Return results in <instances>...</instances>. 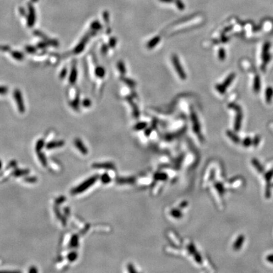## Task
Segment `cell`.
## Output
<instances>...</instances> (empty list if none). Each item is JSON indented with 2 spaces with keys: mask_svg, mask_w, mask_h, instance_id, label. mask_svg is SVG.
I'll use <instances>...</instances> for the list:
<instances>
[{
  "mask_svg": "<svg viewBox=\"0 0 273 273\" xmlns=\"http://www.w3.org/2000/svg\"><path fill=\"white\" fill-rule=\"evenodd\" d=\"M97 180V176L92 177L91 178L87 179V180L84 181L82 183L80 184L77 187L73 189L72 190L71 193L73 195L82 193L87 189H88L91 186H92Z\"/></svg>",
  "mask_w": 273,
  "mask_h": 273,
  "instance_id": "obj_1",
  "label": "cell"
},
{
  "mask_svg": "<svg viewBox=\"0 0 273 273\" xmlns=\"http://www.w3.org/2000/svg\"><path fill=\"white\" fill-rule=\"evenodd\" d=\"M75 146H77V147L79 149V150L82 152L83 154H87V149L85 148V147L84 146V144L81 142L79 140H75Z\"/></svg>",
  "mask_w": 273,
  "mask_h": 273,
  "instance_id": "obj_2",
  "label": "cell"
},
{
  "mask_svg": "<svg viewBox=\"0 0 273 273\" xmlns=\"http://www.w3.org/2000/svg\"><path fill=\"white\" fill-rule=\"evenodd\" d=\"M29 170L18 169V170H16L15 171H14V172L13 173V174L15 177H21V176L27 175V174H29Z\"/></svg>",
  "mask_w": 273,
  "mask_h": 273,
  "instance_id": "obj_3",
  "label": "cell"
},
{
  "mask_svg": "<svg viewBox=\"0 0 273 273\" xmlns=\"http://www.w3.org/2000/svg\"><path fill=\"white\" fill-rule=\"evenodd\" d=\"M93 168H111L112 165L110 163H96L93 165Z\"/></svg>",
  "mask_w": 273,
  "mask_h": 273,
  "instance_id": "obj_4",
  "label": "cell"
},
{
  "mask_svg": "<svg viewBox=\"0 0 273 273\" xmlns=\"http://www.w3.org/2000/svg\"><path fill=\"white\" fill-rule=\"evenodd\" d=\"M37 155H38L39 159L40 160V161H41V162L42 165L44 166H46L47 165H48V162H47V160H46V157H45V154H42V153H41V152H38V154H37Z\"/></svg>",
  "mask_w": 273,
  "mask_h": 273,
  "instance_id": "obj_5",
  "label": "cell"
},
{
  "mask_svg": "<svg viewBox=\"0 0 273 273\" xmlns=\"http://www.w3.org/2000/svg\"><path fill=\"white\" fill-rule=\"evenodd\" d=\"M70 245L72 247H77L79 245V237L77 235H73L71 238Z\"/></svg>",
  "mask_w": 273,
  "mask_h": 273,
  "instance_id": "obj_6",
  "label": "cell"
},
{
  "mask_svg": "<svg viewBox=\"0 0 273 273\" xmlns=\"http://www.w3.org/2000/svg\"><path fill=\"white\" fill-rule=\"evenodd\" d=\"M63 145V142H51L49 144H48L47 145V148L50 149H53L55 147H60L61 146Z\"/></svg>",
  "mask_w": 273,
  "mask_h": 273,
  "instance_id": "obj_7",
  "label": "cell"
},
{
  "mask_svg": "<svg viewBox=\"0 0 273 273\" xmlns=\"http://www.w3.org/2000/svg\"><path fill=\"white\" fill-rule=\"evenodd\" d=\"M55 214H57V217H58V219H59L60 221H61L63 224L64 226V225H66V224H67V223H66L67 221L65 220V218L63 217V216L61 214V213L59 212L58 209H55Z\"/></svg>",
  "mask_w": 273,
  "mask_h": 273,
  "instance_id": "obj_8",
  "label": "cell"
},
{
  "mask_svg": "<svg viewBox=\"0 0 273 273\" xmlns=\"http://www.w3.org/2000/svg\"><path fill=\"white\" fill-rule=\"evenodd\" d=\"M67 258H68L69 261L73 262V261H74V260H75L76 259H77V252H70L68 255Z\"/></svg>",
  "mask_w": 273,
  "mask_h": 273,
  "instance_id": "obj_9",
  "label": "cell"
},
{
  "mask_svg": "<svg viewBox=\"0 0 273 273\" xmlns=\"http://www.w3.org/2000/svg\"><path fill=\"white\" fill-rule=\"evenodd\" d=\"M101 180H102V181H103L104 183H107L110 182V181L111 180V179H110V177H109V176L107 175V174H103V175L102 177H101Z\"/></svg>",
  "mask_w": 273,
  "mask_h": 273,
  "instance_id": "obj_10",
  "label": "cell"
},
{
  "mask_svg": "<svg viewBox=\"0 0 273 273\" xmlns=\"http://www.w3.org/2000/svg\"><path fill=\"white\" fill-rule=\"evenodd\" d=\"M43 146H44L43 141L42 140L39 141L38 142H37V146H36V150H37V151L39 152V150L42 149Z\"/></svg>",
  "mask_w": 273,
  "mask_h": 273,
  "instance_id": "obj_11",
  "label": "cell"
},
{
  "mask_svg": "<svg viewBox=\"0 0 273 273\" xmlns=\"http://www.w3.org/2000/svg\"><path fill=\"white\" fill-rule=\"evenodd\" d=\"M37 178L35 177H27L25 178V181H26L28 183H34L36 181Z\"/></svg>",
  "mask_w": 273,
  "mask_h": 273,
  "instance_id": "obj_12",
  "label": "cell"
},
{
  "mask_svg": "<svg viewBox=\"0 0 273 273\" xmlns=\"http://www.w3.org/2000/svg\"><path fill=\"white\" fill-rule=\"evenodd\" d=\"M65 200H66V199H65V197H63V196H61V197H59L58 198H57V200L55 201V203H57V204H62Z\"/></svg>",
  "mask_w": 273,
  "mask_h": 273,
  "instance_id": "obj_13",
  "label": "cell"
},
{
  "mask_svg": "<svg viewBox=\"0 0 273 273\" xmlns=\"http://www.w3.org/2000/svg\"><path fill=\"white\" fill-rule=\"evenodd\" d=\"M29 272H37V270L36 268H35V267H32V268L30 269Z\"/></svg>",
  "mask_w": 273,
  "mask_h": 273,
  "instance_id": "obj_14",
  "label": "cell"
},
{
  "mask_svg": "<svg viewBox=\"0 0 273 273\" xmlns=\"http://www.w3.org/2000/svg\"><path fill=\"white\" fill-rule=\"evenodd\" d=\"M2 167V162L1 161H0V170H1Z\"/></svg>",
  "mask_w": 273,
  "mask_h": 273,
  "instance_id": "obj_15",
  "label": "cell"
}]
</instances>
